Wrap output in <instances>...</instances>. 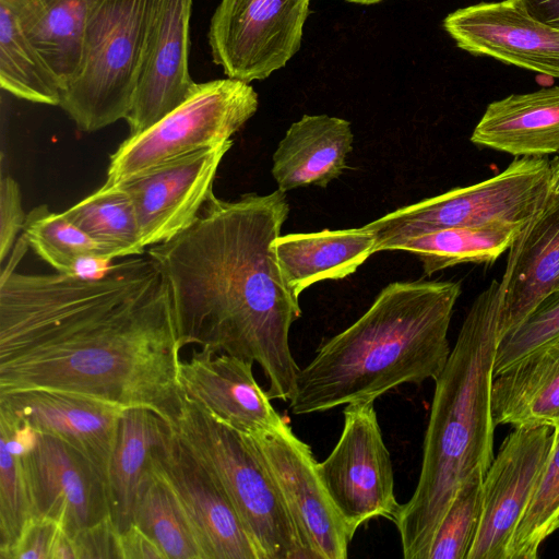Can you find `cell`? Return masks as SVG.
I'll list each match as a JSON object with an SVG mask.
<instances>
[{"instance_id": "cell-11", "label": "cell", "mask_w": 559, "mask_h": 559, "mask_svg": "<svg viewBox=\"0 0 559 559\" xmlns=\"http://www.w3.org/2000/svg\"><path fill=\"white\" fill-rule=\"evenodd\" d=\"M550 426L514 427L483 479L479 525L466 559H508V550L554 445Z\"/></svg>"}, {"instance_id": "cell-18", "label": "cell", "mask_w": 559, "mask_h": 559, "mask_svg": "<svg viewBox=\"0 0 559 559\" xmlns=\"http://www.w3.org/2000/svg\"><path fill=\"white\" fill-rule=\"evenodd\" d=\"M249 360L202 347L180 360L181 392L214 418L243 435L282 427L286 420L258 384Z\"/></svg>"}, {"instance_id": "cell-24", "label": "cell", "mask_w": 559, "mask_h": 559, "mask_svg": "<svg viewBox=\"0 0 559 559\" xmlns=\"http://www.w3.org/2000/svg\"><path fill=\"white\" fill-rule=\"evenodd\" d=\"M491 413L496 426L555 427L559 424V340L493 377Z\"/></svg>"}, {"instance_id": "cell-35", "label": "cell", "mask_w": 559, "mask_h": 559, "mask_svg": "<svg viewBox=\"0 0 559 559\" xmlns=\"http://www.w3.org/2000/svg\"><path fill=\"white\" fill-rule=\"evenodd\" d=\"M559 340V294L542 302L515 330L498 344L493 377L534 350Z\"/></svg>"}, {"instance_id": "cell-36", "label": "cell", "mask_w": 559, "mask_h": 559, "mask_svg": "<svg viewBox=\"0 0 559 559\" xmlns=\"http://www.w3.org/2000/svg\"><path fill=\"white\" fill-rule=\"evenodd\" d=\"M62 531L60 524L51 519L33 516L2 559H53Z\"/></svg>"}, {"instance_id": "cell-3", "label": "cell", "mask_w": 559, "mask_h": 559, "mask_svg": "<svg viewBox=\"0 0 559 559\" xmlns=\"http://www.w3.org/2000/svg\"><path fill=\"white\" fill-rule=\"evenodd\" d=\"M461 292V284L450 281L385 286L358 320L299 369L290 413H322L435 380L451 353L448 331Z\"/></svg>"}, {"instance_id": "cell-7", "label": "cell", "mask_w": 559, "mask_h": 559, "mask_svg": "<svg viewBox=\"0 0 559 559\" xmlns=\"http://www.w3.org/2000/svg\"><path fill=\"white\" fill-rule=\"evenodd\" d=\"M550 195L547 157H516L493 177L403 206L364 227L374 234L378 252L390 243L438 229L499 223L524 226Z\"/></svg>"}, {"instance_id": "cell-22", "label": "cell", "mask_w": 559, "mask_h": 559, "mask_svg": "<svg viewBox=\"0 0 559 559\" xmlns=\"http://www.w3.org/2000/svg\"><path fill=\"white\" fill-rule=\"evenodd\" d=\"M353 143L349 121L328 115L302 116L273 154L272 175L278 189L325 188L345 170Z\"/></svg>"}, {"instance_id": "cell-10", "label": "cell", "mask_w": 559, "mask_h": 559, "mask_svg": "<svg viewBox=\"0 0 559 559\" xmlns=\"http://www.w3.org/2000/svg\"><path fill=\"white\" fill-rule=\"evenodd\" d=\"M309 2L221 0L207 32L213 62L230 79H266L299 50Z\"/></svg>"}, {"instance_id": "cell-12", "label": "cell", "mask_w": 559, "mask_h": 559, "mask_svg": "<svg viewBox=\"0 0 559 559\" xmlns=\"http://www.w3.org/2000/svg\"><path fill=\"white\" fill-rule=\"evenodd\" d=\"M247 436L276 480L310 559L347 558L352 536L321 483L311 448L287 423Z\"/></svg>"}, {"instance_id": "cell-41", "label": "cell", "mask_w": 559, "mask_h": 559, "mask_svg": "<svg viewBox=\"0 0 559 559\" xmlns=\"http://www.w3.org/2000/svg\"><path fill=\"white\" fill-rule=\"evenodd\" d=\"M550 168V191L554 195H559V153L549 162Z\"/></svg>"}, {"instance_id": "cell-17", "label": "cell", "mask_w": 559, "mask_h": 559, "mask_svg": "<svg viewBox=\"0 0 559 559\" xmlns=\"http://www.w3.org/2000/svg\"><path fill=\"white\" fill-rule=\"evenodd\" d=\"M193 0H157L131 108L124 118L135 135L181 105L195 88L189 73Z\"/></svg>"}, {"instance_id": "cell-29", "label": "cell", "mask_w": 559, "mask_h": 559, "mask_svg": "<svg viewBox=\"0 0 559 559\" xmlns=\"http://www.w3.org/2000/svg\"><path fill=\"white\" fill-rule=\"evenodd\" d=\"M62 214L100 245L110 260L144 252L133 203L116 187H100Z\"/></svg>"}, {"instance_id": "cell-2", "label": "cell", "mask_w": 559, "mask_h": 559, "mask_svg": "<svg viewBox=\"0 0 559 559\" xmlns=\"http://www.w3.org/2000/svg\"><path fill=\"white\" fill-rule=\"evenodd\" d=\"M288 213L280 189L236 201L212 193L189 227L146 251L168 284L181 347L258 362L269 397L282 401L300 369L288 335L301 309L274 249Z\"/></svg>"}, {"instance_id": "cell-8", "label": "cell", "mask_w": 559, "mask_h": 559, "mask_svg": "<svg viewBox=\"0 0 559 559\" xmlns=\"http://www.w3.org/2000/svg\"><path fill=\"white\" fill-rule=\"evenodd\" d=\"M258 94L243 81L197 83L191 95L148 129L129 135L110 155V188L179 156L230 140L257 111Z\"/></svg>"}, {"instance_id": "cell-23", "label": "cell", "mask_w": 559, "mask_h": 559, "mask_svg": "<svg viewBox=\"0 0 559 559\" xmlns=\"http://www.w3.org/2000/svg\"><path fill=\"white\" fill-rule=\"evenodd\" d=\"M371 230L360 228L280 236L274 242L277 263L288 288L299 298L308 286L344 278L376 251Z\"/></svg>"}, {"instance_id": "cell-1", "label": "cell", "mask_w": 559, "mask_h": 559, "mask_svg": "<svg viewBox=\"0 0 559 559\" xmlns=\"http://www.w3.org/2000/svg\"><path fill=\"white\" fill-rule=\"evenodd\" d=\"M133 257L96 277L2 267L0 393L73 392L176 426L182 347L169 287L148 255Z\"/></svg>"}, {"instance_id": "cell-5", "label": "cell", "mask_w": 559, "mask_h": 559, "mask_svg": "<svg viewBox=\"0 0 559 559\" xmlns=\"http://www.w3.org/2000/svg\"><path fill=\"white\" fill-rule=\"evenodd\" d=\"M173 430L228 497L260 559H310L276 480L247 435L183 394Z\"/></svg>"}, {"instance_id": "cell-20", "label": "cell", "mask_w": 559, "mask_h": 559, "mask_svg": "<svg viewBox=\"0 0 559 559\" xmlns=\"http://www.w3.org/2000/svg\"><path fill=\"white\" fill-rule=\"evenodd\" d=\"M500 340L559 294V195L524 225L509 248L500 281Z\"/></svg>"}, {"instance_id": "cell-6", "label": "cell", "mask_w": 559, "mask_h": 559, "mask_svg": "<svg viewBox=\"0 0 559 559\" xmlns=\"http://www.w3.org/2000/svg\"><path fill=\"white\" fill-rule=\"evenodd\" d=\"M157 0H87L82 63L59 107L83 132L124 119L138 86Z\"/></svg>"}, {"instance_id": "cell-9", "label": "cell", "mask_w": 559, "mask_h": 559, "mask_svg": "<svg viewBox=\"0 0 559 559\" xmlns=\"http://www.w3.org/2000/svg\"><path fill=\"white\" fill-rule=\"evenodd\" d=\"M373 402L346 405L338 441L328 457L317 463L321 483L352 538L371 519L394 522L401 508Z\"/></svg>"}, {"instance_id": "cell-15", "label": "cell", "mask_w": 559, "mask_h": 559, "mask_svg": "<svg viewBox=\"0 0 559 559\" xmlns=\"http://www.w3.org/2000/svg\"><path fill=\"white\" fill-rule=\"evenodd\" d=\"M231 145L230 139L201 148L114 186L133 203L144 248L169 240L195 221Z\"/></svg>"}, {"instance_id": "cell-39", "label": "cell", "mask_w": 559, "mask_h": 559, "mask_svg": "<svg viewBox=\"0 0 559 559\" xmlns=\"http://www.w3.org/2000/svg\"><path fill=\"white\" fill-rule=\"evenodd\" d=\"M120 559H166L165 554L138 525L118 533Z\"/></svg>"}, {"instance_id": "cell-14", "label": "cell", "mask_w": 559, "mask_h": 559, "mask_svg": "<svg viewBox=\"0 0 559 559\" xmlns=\"http://www.w3.org/2000/svg\"><path fill=\"white\" fill-rule=\"evenodd\" d=\"M148 467L181 504L203 559H260L228 497L171 428L153 450Z\"/></svg>"}, {"instance_id": "cell-34", "label": "cell", "mask_w": 559, "mask_h": 559, "mask_svg": "<svg viewBox=\"0 0 559 559\" xmlns=\"http://www.w3.org/2000/svg\"><path fill=\"white\" fill-rule=\"evenodd\" d=\"M22 455L0 443V558L33 518Z\"/></svg>"}, {"instance_id": "cell-19", "label": "cell", "mask_w": 559, "mask_h": 559, "mask_svg": "<svg viewBox=\"0 0 559 559\" xmlns=\"http://www.w3.org/2000/svg\"><path fill=\"white\" fill-rule=\"evenodd\" d=\"M0 408L76 448L108 486L118 427L126 408L88 395L49 389L0 393Z\"/></svg>"}, {"instance_id": "cell-31", "label": "cell", "mask_w": 559, "mask_h": 559, "mask_svg": "<svg viewBox=\"0 0 559 559\" xmlns=\"http://www.w3.org/2000/svg\"><path fill=\"white\" fill-rule=\"evenodd\" d=\"M22 233L28 247L61 274L80 275L83 263L110 260L100 245L46 204L26 214Z\"/></svg>"}, {"instance_id": "cell-33", "label": "cell", "mask_w": 559, "mask_h": 559, "mask_svg": "<svg viewBox=\"0 0 559 559\" xmlns=\"http://www.w3.org/2000/svg\"><path fill=\"white\" fill-rule=\"evenodd\" d=\"M484 475L478 468L460 485L438 526L427 559L467 558L481 516Z\"/></svg>"}, {"instance_id": "cell-13", "label": "cell", "mask_w": 559, "mask_h": 559, "mask_svg": "<svg viewBox=\"0 0 559 559\" xmlns=\"http://www.w3.org/2000/svg\"><path fill=\"white\" fill-rule=\"evenodd\" d=\"M22 462L34 516L56 521L71 537L111 516L107 483L67 441L37 430Z\"/></svg>"}, {"instance_id": "cell-40", "label": "cell", "mask_w": 559, "mask_h": 559, "mask_svg": "<svg viewBox=\"0 0 559 559\" xmlns=\"http://www.w3.org/2000/svg\"><path fill=\"white\" fill-rule=\"evenodd\" d=\"M536 19L559 28V0H520Z\"/></svg>"}, {"instance_id": "cell-38", "label": "cell", "mask_w": 559, "mask_h": 559, "mask_svg": "<svg viewBox=\"0 0 559 559\" xmlns=\"http://www.w3.org/2000/svg\"><path fill=\"white\" fill-rule=\"evenodd\" d=\"M118 530L109 516L72 537L76 559L119 558Z\"/></svg>"}, {"instance_id": "cell-30", "label": "cell", "mask_w": 559, "mask_h": 559, "mask_svg": "<svg viewBox=\"0 0 559 559\" xmlns=\"http://www.w3.org/2000/svg\"><path fill=\"white\" fill-rule=\"evenodd\" d=\"M133 523L155 542L166 559H203L181 504L168 485L150 467L138 488Z\"/></svg>"}, {"instance_id": "cell-42", "label": "cell", "mask_w": 559, "mask_h": 559, "mask_svg": "<svg viewBox=\"0 0 559 559\" xmlns=\"http://www.w3.org/2000/svg\"><path fill=\"white\" fill-rule=\"evenodd\" d=\"M346 1L354 2V3H359V4H372V3L380 2L382 0H346Z\"/></svg>"}, {"instance_id": "cell-25", "label": "cell", "mask_w": 559, "mask_h": 559, "mask_svg": "<svg viewBox=\"0 0 559 559\" xmlns=\"http://www.w3.org/2000/svg\"><path fill=\"white\" fill-rule=\"evenodd\" d=\"M86 10L87 0H19L23 31L61 92L82 63Z\"/></svg>"}, {"instance_id": "cell-28", "label": "cell", "mask_w": 559, "mask_h": 559, "mask_svg": "<svg viewBox=\"0 0 559 559\" xmlns=\"http://www.w3.org/2000/svg\"><path fill=\"white\" fill-rule=\"evenodd\" d=\"M0 86L23 100L59 106L60 85L27 39L19 0H0Z\"/></svg>"}, {"instance_id": "cell-32", "label": "cell", "mask_w": 559, "mask_h": 559, "mask_svg": "<svg viewBox=\"0 0 559 559\" xmlns=\"http://www.w3.org/2000/svg\"><path fill=\"white\" fill-rule=\"evenodd\" d=\"M537 488L509 546L508 559H536L544 540L559 530V424Z\"/></svg>"}, {"instance_id": "cell-16", "label": "cell", "mask_w": 559, "mask_h": 559, "mask_svg": "<svg viewBox=\"0 0 559 559\" xmlns=\"http://www.w3.org/2000/svg\"><path fill=\"white\" fill-rule=\"evenodd\" d=\"M443 27L459 48L474 56L559 79V28L533 16L520 0L457 9Z\"/></svg>"}, {"instance_id": "cell-37", "label": "cell", "mask_w": 559, "mask_h": 559, "mask_svg": "<svg viewBox=\"0 0 559 559\" xmlns=\"http://www.w3.org/2000/svg\"><path fill=\"white\" fill-rule=\"evenodd\" d=\"M26 214L22 207L19 183L11 176H3L0 182V260L10 253L16 236L22 231Z\"/></svg>"}, {"instance_id": "cell-26", "label": "cell", "mask_w": 559, "mask_h": 559, "mask_svg": "<svg viewBox=\"0 0 559 559\" xmlns=\"http://www.w3.org/2000/svg\"><path fill=\"white\" fill-rule=\"evenodd\" d=\"M169 429L168 424L148 408L129 407L123 411L108 472L111 518L119 533L133 523L140 481L153 450Z\"/></svg>"}, {"instance_id": "cell-27", "label": "cell", "mask_w": 559, "mask_h": 559, "mask_svg": "<svg viewBox=\"0 0 559 559\" xmlns=\"http://www.w3.org/2000/svg\"><path fill=\"white\" fill-rule=\"evenodd\" d=\"M523 226L499 223L478 227H452L408 237L383 251H407L421 262L429 276L461 263H492L509 250Z\"/></svg>"}, {"instance_id": "cell-4", "label": "cell", "mask_w": 559, "mask_h": 559, "mask_svg": "<svg viewBox=\"0 0 559 559\" xmlns=\"http://www.w3.org/2000/svg\"><path fill=\"white\" fill-rule=\"evenodd\" d=\"M500 282L475 298L435 392L425 432L421 467L411 499L394 520L405 559H427L438 526L457 488L493 455V364L500 341Z\"/></svg>"}, {"instance_id": "cell-21", "label": "cell", "mask_w": 559, "mask_h": 559, "mask_svg": "<svg viewBox=\"0 0 559 559\" xmlns=\"http://www.w3.org/2000/svg\"><path fill=\"white\" fill-rule=\"evenodd\" d=\"M471 141L515 157L559 153V86L511 94L490 103Z\"/></svg>"}]
</instances>
